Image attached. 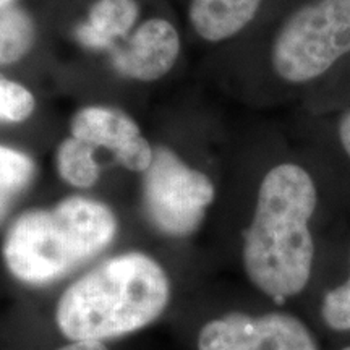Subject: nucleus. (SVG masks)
<instances>
[{
    "mask_svg": "<svg viewBox=\"0 0 350 350\" xmlns=\"http://www.w3.org/2000/svg\"><path fill=\"white\" fill-rule=\"evenodd\" d=\"M170 301L167 271L143 252L100 261L70 284L55 305V325L68 340L103 342L152 325Z\"/></svg>",
    "mask_w": 350,
    "mask_h": 350,
    "instance_id": "nucleus-2",
    "label": "nucleus"
},
{
    "mask_svg": "<svg viewBox=\"0 0 350 350\" xmlns=\"http://www.w3.org/2000/svg\"><path fill=\"white\" fill-rule=\"evenodd\" d=\"M138 16L137 0H96L86 20L77 26L75 36L88 49L111 52L133 33Z\"/></svg>",
    "mask_w": 350,
    "mask_h": 350,
    "instance_id": "nucleus-9",
    "label": "nucleus"
},
{
    "mask_svg": "<svg viewBox=\"0 0 350 350\" xmlns=\"http://www.w3.org/2000/svg\"><path fill=\"white\" fill-rule=\"evenodd\" d=\"M117 230L116 213L104 201L72 195L20 214L3 239V262L20 282L47 286L107 250Z\"/></svg>",
    "mask_w": 350,
    "mask_h": 350,
    "instance_id": "nucleus-3",
    "label": "nucleus"
},
{
    "mask_svg": "<svg viewBox=\"0 0 350 350\" xmlns=\"http://www.w3.org/2000/svg\"><path fill=\"white\" fill-rule=\"evenodd\" d=\"M34 172L31 157L0 144V219L5 216L12 200L31 183Z\"/></svg>",
    "mask_w": 350,
    "mask_h": 350,
    "instance_id": "nucleus-13",
    "label": "nucleus"
},
{
    "mask_svg": "<svg viewBox=\"0 0 350 350\" xmlns=\"http://www.w3.org/2000/svg\"><path fill=\"white\" fill-rule=\"evenodd\" d=\"M342 350H350V347H345V349H342Z\"/></svg>",
    "mask_w": 350,
    "mask_h": 350,
    "instance_id": "nucleus-19",
    "label": "nucleus"
},
{
    "mask_svg": "<svg viewBox=\"0 0 350 350\" xmlns=\"http://www.w3.org/2000/svg\"><path fill=\"white\" fill-rule=\"evenodd\" d=\"M36 26L18 7L0 8V65L15 64L33 49Z\"/></svg>",
    "mask_w": 350,
    "mask_h": 350,
    "instance_id": "nucleus-12",
    "label": "nucleus"
},
{
    "mask_svg": "<svg viewBox=\"0 0 350 350\" xmlns=\"http://www.w3.org/2000/svg\"><path fill=\"white\" fill-rule=\"evenodd\" d=\"M36 111V98L18 81L0 77V120L21 124Z\"/></svg>",
    "mask_w": 350,
    "mask_h": 350,
    "instance_id": "nucleus-14",
    "label": "nucleus"
},
{
    "mask_svg": "<svg viewBox=\"0 0 350 350\" xmlns=\"http://www.w3.org/2000/svg\"><path fill=\"white\" fill-rule=\"evenodd\" d=\"M317 203L312 175L300 165L279 164L261 180L243 235V268L253 286L278 304L300 294L312 275L310 221Z\"/></svg>",
    "mask_w": 350,
    "mask_h": 350,
    "instance_id": "nucleus-1",
    "label": "nucleus"
},
{
    "mask_svg": "<svg viewBox=\"0 0 350 350\" xmlns=\"http://www.w3.org/2000/svg\"><path fill=\"white\" fill-rule=\"evenodd\" d=\"M196 350H318V344L292 314L232 312L201 327Z\"/></svg>",
    "mask_w": 350,
    "mask_h": 350,
    "instance_id": "nucleus-6",
    "label": "nucleus"
},
{
    "mask_svg": "<svg viewBox=\"0 0 350 350\" xmlns=\"http://www.w3.org/2000/svg\"><path fill=\"white\" fill-rule=\"evenodd\" d=\"M12 2H13V0H0V8L12 5Z\"/></svg>",
    "mask_w": 350,
    "mask_h": 350,
    "instance_id": "nucleus-18",
    "label": "nucleus"
},
{
    "mask_svg": "<svg viewBox=\"0 0 350 350\" xmlns=\"http://www.w3.org/2000/svg\"><path fill=\"white\" fill-rule=\"evenodd\" d=\"M321 317L331 329L350 331V275L347 282L332 288L325 295Z\"/></svg>",
    "mask_w": 350,
    "mask_h": 350,
    "instance_id": "nucleus-15",
    "label": "nucleus"
},
{
    "mask_svg": "<svg viewBox=\"0 0 350 350\" xmlns=\"http://www.w3.org/2000/svg\"><path fill=\"white\" fill-rule=\"evenodd\" d=\"M339 138L342 143L345 152L350 157V111H347L340 117L339 122Z\"/></svg>",
    "mask_w": 350,
    "mask_h": 350,
    "instance_id": "nucleus-16",
    "label": "nucleus"
},
{
    "mask_svg": "<svg viewBox=\"0 0 350 350\" xmlns=\"http://www.w3.org/2000/svg\"><path fill=\"white\" fill-rule=\"evenodd\" d=\"M350 52V0H312L295 10L274 39L271 62L288 83L321 77Z\"/></svg>",
    "mask_w": 350,
    "mask_h": 350,
    "instance_id": "nucleus-4",
    "label": "nucleus"
},
{
    "mask_svg": "<svg viewBox=\"0 0 350 350\" xmlns=\"http://www.w3.org/2000/svg\"><path fill=\"white\" fill-rule=\"evenodd\" d=\"M262 0H191L188 20L201 39L222 42L250 25Z\"/></svg>",
    "mask_w": 350,
    "mask_h": 350,
    "instance_id": "nucleus-10",
    "label": "nucleus"
},
{
    "mask_svg": "<svg viewBox=\"0 0 350 350\" xmlns=\"http://www.w3.org/2000/svg\"><path fill=\"white\" fill-rule=\"evenodd\" d=\"M143 175L144 211L154 229L177 239L193 234L216 198L211 178L169 148H157Z\"/></svg>",
    "mask_w": 350,
    "mask_h": 350,
    "instance_id": "nucleus-5",
    "label": "nucleus"
},
{
    "mask_svg": "<svg viewBox=\"0 0 350 350\" xmlns=\"http://www.w3.org/2000/svg\"><path fill=\"white\" fill-rule=\"evenodd\" d=\"M180 51L177 28L165 18H150L139 23L109 54L119 75L133 81L151 83L164 78L175 67Z\"/></svg>",
    "mask_w": 350,
    "mask_h": 350,
    "instance_id": "nucleus-8",
    "label": "nucleus"
},
{
    "mask_svg": "<svg viewBox=\"0 0 350 350\" xmlns=\"http://www.w3.org/2000/svg\"><path fill=\"white\" fill-rule=\"evenodd\" d=\"M57 350H109L103 342H86V340H70Z\"/></svg>",
    "mask_w": 350,
    "mask_h": 350,
    "instance_id": "nucleus-17",
    "label": "nucleus"
},
{
    "mask_svg": "<svg viewBox=\"0 0 350 350\" xmlns=\"http://www.w3.org/2000/svg\"><path fill=\"white\" fill-rule=\"evenodd\" d=\"M55 169L67 185L78 190H90L100 177L96 148L72 135L57 146Z\"/></svg>",
    "mask_w": 350,
    "mask_h": 350,
    "instance_id": "nucleus-11",
    "label": "nucleus"
},
{
    "mask_svg": "<svg viewBox=\"0 0 350 350\" xmlns=\"http://www.w3.org/2000/svg\"><path fill=\"white\" fill-rule=\"evenodd\" d=\"M70 135L96 150H107L130 172L144 174L154 161L156 150L137 120L117 107L93 104L78 109L70 120Z\"/></svg>",
    "mask_w": 350,
    "mask_h": 350,
    "instance_id": "nucleus-7",
    "label": "nucleus"
}]
</instances>
